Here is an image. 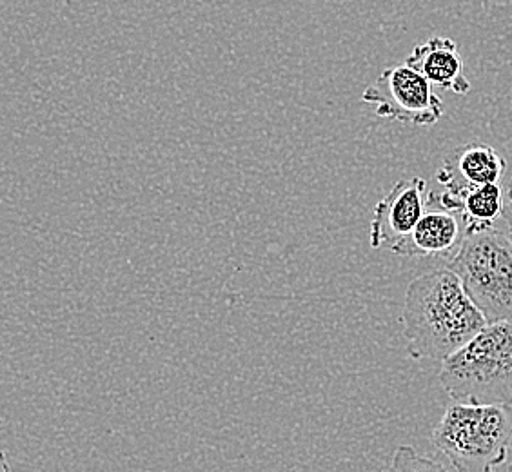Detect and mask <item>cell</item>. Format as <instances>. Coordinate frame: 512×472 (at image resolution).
I'll list each match as a JSON object with an SVG mask.
<instances>
[{
  "mask_svg": "<svg viewBox=\"0 0 512 472\" xmlns=\"http://www.w3.org/2000/svg\"><path fill=\"white\" fill-rule=\"evenodd\" d=\"M507 472H512V463H511V465H509V471H507Z\"/></svg>",
  "mask_w": 512,
  "mask_h": 472,
  "instance_id": "13",
  "label": "cell"
},
{
  "mask_svg": "<svg viewBox=\"0 0 512 472\" xmlns=\"http://www.w3.org/2000/svg\"><path fill=\"white\" fill-rule=\"evenodd\" d=\"M402 322L409 356L436 362H444L487 325L449 267L420 275L407 286Z\"/></svg>",
  "mask_w": 512,
  "mask_h": 472,
  "instance_id": "1",
  "label": "cell"
},
{
  "mask_svg": "<svg viewBox=\"0 0 512 472\" xmlns=\"http://www.w3.org/2000/svg\"><path fill=\"white\" fill-rule=\"evenodd\" d=\"M405 64L422 73L434 88L465 95L471 91V82L463 75V59L456 42L445 37H433L418 44Z\"/></svg>",
  "mask_w": 512,
  "mask_h": 472,
  "instance_id": "9",
  "label": "cell"
},
{
  "mask_svg": "<svg viewBox=\"0 0 512 472\" xmlns=\"http://www.w3.org/2000/svg\"><path fill=\"white\" fill-rule=\"evenodd\" d=\"M503 220H505L507 229H509L507 235L511 236L512 240V175L511 178L507 180V186H505V211H503Z\"/></svg>",
  "mask_w": 512,
  "mask_h": 472,
  "instance_id": "12",
  "label": "cell"
},
{
  "mask_svg": "<svg viewBox=\"0 0 512 472\" xmlns=\"http://www.w3.org/2000/svg\"><path fill=\"white\" fill-rule=\"evenodd\" d=\"M362 102L375 106L378 117L413 126H434L445 113L433 84L409 64L384 69L365 89Z\"/></svg>",
  "mask_w": 512,
  "mask_h": 472,
  "instance_id": "5",
  "label": "cell"
},
{
  "mask_svg": "<svg viewBox=\"0 0 512 472\" xmlns=\"http://www.w3.org/2000/svg\"><path fill=\"white\" fill-rule=\"evenodd\" d=\"M433 443L456 472H494L511 449L512 405L453 400L433 431Z\"/></svg>",
  "mask_w": 512,
  "mask_h": 472,
  "instance_id": "3",
  "label": "cell"
},
{
  "mask_svg": "<svg viewBox=\"0 0 512 472\" xmlns=\"http://www.w3.org/2000/svg\"><path fill=\"white\" fill-rule=\"evenodd\" d=\"M425 189L424 178H404L376 204L369 235L373 249L394 246L413 231L427 209Z\"/></svg>",
  "mask_w": 512,
  "mask_h": 472,
  "instance_id": "6",
  "label": "cell"
},
{
  "mask_svg": "<svg viewBox=\"0 0 512 472\" xmlns=\"http://www.w3.org/2000/svg\"><path fill=\"white\" fill-rule=\"evenodd\" d=\"M429 200L456 213L462 218L465 235H473L485 229H493L496 220L503 218L505 187L500 182L465 189L460 193L444 189L442 193H429Z\"/></svg>",
  "mask_w": 512,
  "mask_h": 472,
  "instance_id": "10",
  "label": "cell"
},
{
  "mask_svg": "<svg viewBox=\"0 0 512 472\" xmlns=\"http://www.w3.org/2000/svg\"><path fill=\"white\" fill-rule=\"evenodd\" d=\"M382 472H447L438 462L422 456L411 445L396 447L393 460Z\"/></svg>",
  "mask_w": 512,
  "mask_h": 472,
  "instance_id": "11",
  "label": "cell"
},
{
  "mask_svg": "<svg viewBox=\"0 0 512 472\" xmlns=\"http://www.w3.org/2000/svg\"><path fill=\"white\" fill-rule=\"evenodd\" d=\"M447 267L460 276L487 324L512 320L511 236L494 229L465 235Z\"/></svg>",
  "mask_w": 512,
  "mask_h": 472,
  "instance_id": "4",
  "label": "cell"
},
{
  "mask_svg": "<svg viewBox=\"0 0 512 472\" xmlns=\"http://www.w3.org/2000/svg\"><path fill=\"white\" fill-rule=\"evenodd\" d=\"M505 169V158L493 146L471 142L445 157L444 166L436 173V180L445 191L460 193L473 187L500 184Z\"/></svg>",
  "mask_w": 512,
  "mask_h": 472,
  "instance_id": "8",
  "label": "cell"
},
{
  "mask_svg": "<svg viewBox=\"0 0 512 472\" xmlns=\"http://www.w3.org/2000/svg\"><path fill=\"white\" fill-rule=\"evenodd\" d=\"M438 378L454 402L512 405V320L485 325L445 358Z\"/></svg>",
  "mask_w": 512,
  "mask_h": 472,
  "instance_id": "2",
  "label": "cell"
},
{
  "mask_svg": "<svg viewBox=\"0 0 512 472\" xmlns=\"http://www.w3.org/2000/svg\"><path fill=\"white\" fill-rule=\"evenodd\" d=\"M465 226L453 211L427 198L424 217L409 235L391 246L394 255L453 258L462 246Z\"/></svg>",
  "mask_w": 512,
  "mask_h": 472,
  "instance_id": "7",
  "label": "cell"
}]
</instances>
